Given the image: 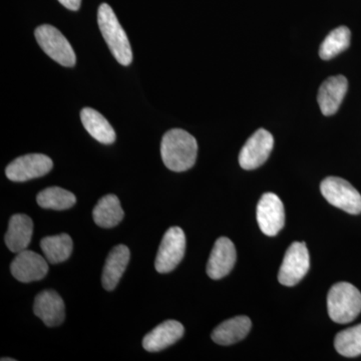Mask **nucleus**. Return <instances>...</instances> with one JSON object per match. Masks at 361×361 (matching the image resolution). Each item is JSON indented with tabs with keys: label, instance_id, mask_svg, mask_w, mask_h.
<instances>
[{
	"label": "nucleus",
	"instance_id": "obj_15",
	"mask_svg": "<svg viewBox=\"0 0 361 361\" xmlns=\"http://www.w3.org/2000/svg\"><path fill=\"white\" fill-rule=\"evenodd\" d=\"M348 89V78L343 75H336L323 82L317 96L323 115L332 116L338 111Z\"/></svg>",
	"mask_w": 361,
	"mask_h": 361
},
{
	"label": "nucleus",
	"instance_id": "obj_22",
	"mask_svg": "<svg viewBox=\"0 0 361 361\" xmlns=\"http://www.w3.org/2000/svg\"><path fill=\"white\" fill-rule=\"evenodd\" d=\"M37 204L42 208L51 210H68L77 203V198L70 191L59 187H49L42 190L37 196Z\"/></svg>",
	"mask_w": 361,
	"mask_h": 361
},
{
	"label": "nucleus",
	"instance_id": "obj_1",
	"mask_svg": "<svg viewBox=\"0 0 361 361\" xmlns=\"http://www.w3.org/2000/svg\"><path fill=\"white\" fill-rule=\"evenodd\" d=\"M198 154L196 139L182 129L168 130L161 142V160L169 170L185 172L195 165Z\"/></svg>",
	"mask_w": 361,
	"mask_h": 361
},
{
	"label": "nucleus",
	"instance_id": "obj_6",
	"mask_svg": "<svg viewBox=\"0 0 361 361\" xmlns=\"http://www.w3.org/2000/svg\"><path fill=\"white\" fill-rule=\"evenodd\" d=\"M186 250V236L179 227H172L164 235L157 254L155 267L161 274L172 272L183 260Z\"/></svg>",
	"mask_w": 361,
	"mask_h": 361
},
{
	"label": "nucleus",
	"instance_id": "obj_24",
	"mask_svg": "<svg viewBox=\"0 0 361 361\" xmlns=\"http://www.w3.org/2000/svg\"><path fill=\"white\" fill-rule=\"evenodd\" d=\"M337 353L345 357L361 355V324L342 330L334 339Z\"/></svg>",
	"mask_w": 361,
	"mask_h": 361
},
{
	"label": "nucleus",
	"instance_id": "obj_9",
	"mask_svg": "<svg viewBox=\"0 0 361 361\" xmlns=\"http://www.w3.org/2000/svg\"><path fill=\"white\" fill-rule=\"evenodd\" d=\"M273 146V135L264 129L258 130L249 137L240 152V166L245 170H254L260 167L269 158Z\"/></svg>",
	"mask_w": 361,
	"mask_h": 361
},
{
	"label": "nucleus",
	"instance_id": "obj_14",
	"mask_svg": "<svg viewBox=\"0 0 361 361\" xmlns=\"http://www.w3.org/2000/svg\"><path fill=\"white\" fill-rule=\"evenodd\" d=\"M184 326L176 320L161 323L142 339V346L149 353H158L173 345L184 336Z\"/></svg>",
	"mask_w": 361,
	"mask_h": 361
},
{
	"label": "nucleus",
	"instance_id": "obj_23",
	"mask_svg": "<svg viewBox=\"0 0 361 361\" xmlns=\"http://www.w3.org/2000/svg\"><path fill=\"white\" fill-rule=\"evenodd\" d=\"M351 32L346 26H339L327 35L320 45L319 56L324 61L336 58L350 45Z\"/></svg>",
	"mask_w": 361,
	"mask_h": 361
},
{
	"label": "nucleus",
	"instance_id": "obj_26",
	"mask_svg": "<svg viewBox=\"0 0 361 361\" xmlns=\"http://www.w3.org/2000/svg\"><path fill=\"white\" fill-rule=\"evenodd\" d=\"M6 360L14 361L16 360H13V358H6V357L1 358V361H6Z\"/></svg>",
	"mask_w": 361,
	"mask_h": 361
},
{
	"label": "nucleus",
	"instance_id": "obj_21",
	"mask_svg": "<svg viewBox=\"0 0 361 361\" xmlns=\"http://www.w3.org/2000/svg\"><path fill=\"white\" fill-rule=\"evenodd\" d=\"M40 248L49 263L59 264L71 257L73 248V240L68 234L45 237L40 241Z\"/></svg>",
	"mask_w": 361,
	"mask_h": 361
},
{
	"label": "nucleus",
	"instance_id": "obj_4",
	"mask_svg": "<svg viewBox=\"0 0 361 361\" xmlns=\"http://www.w3.org/2000/svg\"><path fill=\"white\" fill-rule=\"evenodd\" d=\"M35 39L42 51L63 66L71 68L77 63L75 51L68 40L58 28L49 25H42L35 30Z\"/></svg>",
	"mask_w": 361,
	"mask_h": 361
},
{
	"label": "nucleus",
	"instance_id": "obj_25",
	"mask_svg": "<svg viewBox=\"0 0 361 361\" xmlns=\"http://www.w3.org/2000/svg\"><path fill=\"white\" fill-rule=\"evenodd\" d=\"M59 2H61V4H63L66 8L70 9V11H77L80 9L82 0H59Z\"/></svg>",
	"mask_w": 361,
	"mask_h": 361
},
{
	"label": "nucleus",
	"instance_id": "obj_20",
	"mask_svg": "<svg viewBox=\"0 0 361 361\" xmlns=\"http://www.w3.org/2000/svg\"><path fill=\"white\" fill-rule=\"evenodd\" d=\"M92 217L97 226L110 229L122 222L125 212L118 197L115 195H106L97 202L92 211Z\"/></svg>",
	"mask_w": 361,
	"mask_h": 361
},
{
	"label": "nucleus",
	"instance_id": "obj_12",
	"mask_svg": "<svg viewBox=\"0 0 361 361\" xmlns=\"http://www.w3.org/2000/svg\"><path fill=\"white\" fill-rule=\"evenodd\" d=\"M236 259V249L231 240L220 237L211 252L207 264V274L211 279H222L231 272Z\"/></svg>",
	"mask_w": 361,
	"mask_h": 361
},
{
	"label": "nucleus",
	"instance_id": "obj_8",
	"mask_svg": "<svg viewBox=\"0 0 361 361\" xmlns=\"http://www.w3.org/2000/svg\"><path fill=\"white\" fill-rule=\"evenodd\" d=\"M54 161L44 154H28L18 157L6 167V177L13 182H26L49 174Z\"/></svg>",
	"mask_w": 361,
	"mask_h": 361
},
{
	"label": "nucleus",
	"instance_id": "obj_7",
	"mask_svg": "<svg viewBox=\"0 0 361 361\" xmlns=\"http://www.w3.org/2000/svg\"><path fill=\"white\" fill-rule=\"evenodd\" d=\"M310 268V252L305 243L294 242L285 253L278 280L285 286H294L303 279Z\"/></svg>",
	"mask_w": 361,
	"mask_h": 361
},
{
	"label": "nucleus",
	"instance_id": "obj_5",
	"mask_svg": "<svg viewBox=\"0 0 361 361\" xmlns=\"http://www.w3.org/2000/svg\"><path fill=\"white\" fill-rule=\"evenodd\" d=\"M320 190L325 200L346 213H361V195L348 180L329 177L322 180Z\"/></svg>",
	"mask_w": 361,
	"mask_h": 361
},
{
	"label": "nucleus",
	"instance_id": "obj_11",
	"mask_svg": "<svg viewBox=\"0 0 361 361\" xmlns=\"http://www.w3.org/2000/svg\"><path fill=\"white\" fill-rule=\"evenodd\" d=\"M49 261L35 252L23 250L18 253L11 265L13 276L23 283L44 279L49 272Z\"/></svg>",
	"mask_w": 361,
	"mask_h": 361
},
{
	"label": "nucleus",
	"instance_id": "obj_18",
	"mask_svg": "<svg viewBox=\"0 0 361 361\" xmlns=\"http://www.w3.org/2000/svg\"><path fill=\"white\" fill-rule=\"evenodd\" d=\"M252 326L247 316H237L218 325L212 332V339L220 345H232L248 336Z\"/></svg>",
	"mask_w": 361,
	"mask_h": 361
},
{
	"label": "nucleus",
	"instance_id": "obj_3",
	"mask_svg": "<svg viewBox=\"0 0 361 361\" xmlns=\"http://www.w3.org/2000/svg\"><path fill=\"white\" fill-rule=\"evenodd\" d=\"M330 318L339 324L353 322L361 312L360 291L348 282L334 284L327 296Z\"/></svg>",
	"mask_w": 361,
	"mask_h": 361
},
{
	"label": "nucleus",
	"instance_id": "obj_10",
	"mask_svg": "<svg viewBox=\"0 0 361 361\" xmlns=\"http://www.w3.org/2000/svg\"><path fill=\"white\" fill-rule=\"evenodd\" d=\"M257 222L261 231L273 237L281 231L285 224V211L277 195L265 193L257 205Z\"/></svg>",
	"mask_w": 361,
	"mask_h": 361
},
{
	"label": "nucleus",
	"instance_id": "obj_16",
	"mask_svg": "<svg viewBox=\"0 0 361 361\" xmlns=\"http://www.w3.org/2000/svg\"><path fill=\"white\" fill-rule=\"evenodd\" d=\"M33 222L32 218L25 214H16L9 220L6 234L7 248L13 253L26 250L32 241Z\"/></svg>",
	"mask_w": 361,
	"mask_h": 361
},
{
	"label": "nucleus",
	"instance_id": "obj_13",
	"mask_svg": "<svg viewBox=\"0 0 361 361\" xmlns=\"http://www.w3.org/2000/svg\"><path fill=\"white\" fill-rule=\"evenodd\" d=\"M33 312L47 326H59L66 318L65 303L56 291L44 290L35 297Z\"/></svg>",
	"mask_w": 361,
	"mask_h": 361
},
{
	"label": "nucleus",
	"instance_id": "obj_17",
	"mask_svg": "<svg viewBox=\"0 0 361 361\" xmlns=\"http://www.w3.org/2000/svg\"><path fill=\"white\" fill-rule=\"evenodd\" d=\"M130 257V249L126 245L116 246L110 252L102 276V282L106 290L111 291L116 288L129 264Z\"/></svg>",
	"mask_w": 361,
	"mask_h": 361
},
{
	"label": "nucleus",
	"instance_id": "obj_19",
	"mask_svg": "<svg viewBox=\"0 0 361 361\" xmlns=\"http://www.w3.org/2000/svg\"><path fill=\"white\" fill-rule=\"evenodd\" d=\"M80 120L87 133L97 142L111 145L116 141V132L109 121L99 111L85 108L80 111Z\"/></svg>",
	"mask_w": 361,
	"mask_h": 361
},
{
	"label": "nucleus",
	"instance_id": "obj_2",
	"mask_svg": "<svg viewBox=\"0 0 361 361\" xmlns=\"http://www.w3.org/2000/svg\"><path fill=\"white\" fill-rule=\"evenodd\" d=\"M97 23L109 49L122 66H129L133 61V51L127 33L123 30L113 8L103 4L97 11Z\"/></svg>",
	"mask_w": 361,
	"mask_h": 361
}]
</instances>
